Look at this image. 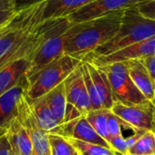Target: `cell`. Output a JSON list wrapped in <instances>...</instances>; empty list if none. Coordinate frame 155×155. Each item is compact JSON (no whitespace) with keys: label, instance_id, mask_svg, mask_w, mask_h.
Returning <instances> with one entry per match:
<instances>
[{"label":"cell","instance_id":"cell-28","mask_svg":"<svg viewBox=\"0 0 155 155\" xmlns=\"http://www.w3.org/2000/svg\"><path fill=\"white\" fill-rule=\"evenodd\" d=\"M135 8L143 16L155 21V1L143 0L135 5Z\"/></svg>","mask_w":155,"mask_h":155},{"label":"cell","instance_id":"cell-14","mask_svg":"<svg viewBox=\"0 0 155 155\" xmlns=\"http://www.w3.org/2000/svg\"><path fill=\"white\" fill-rule=\"evenodd\" d=\"M31 58H22L0 69V96L17 84L26 74Z\"/></svg>","mask_w":155,"mask_h":155},{"label":"cell","instance_id":"cell-16","mask_svg":"<svg viewBox=\"0 0 155 155\" xmlns=\"http://www.w3.org/2000/svg\"><path fill=\"white\" fill-rule=\"evenodd\" d=\"M6 138L9 142L15 155H32L33 148L27 131L20 121L14 119L5 131Z\"/></svg>","mask_w":155,"mask_h":155},{"label":"cell","instance_id":"cell-9","mask_svg":"<svg viewBox=\"0 0 155 155\" xmlns=\"http://www.w3.org/2000/svg\"><path fill=\"white\" fill-rule=\"evenodd\" d=\"M143 0H94L70 14L67 17L72 24L88 21L114 12L135 6Z\"/></svg>","mask_w":155,"mask_h":155},{"label":"cell","instance_id":"cell-32","mask_svg":"<svg viewBox=\"0 0 155 155\" xmlns=\"http://www.w3.org/2000/svg\"><path fill=\"white\" fill-rule=\"evenodd\" d=\"M143 64L145 65L146 69L148 70L153 83L155 84V55L153 56H150L144 59H142Z\"/></svg>","mask_w":155,"mask_h":155},{"label":"cell","instance_id":"cell-38","mask_svg":"<svg viewBox=\"0 0 155 155\" xmlns=\"http://www.w3.org/2000/svg\"><path fill=\"white\" fill-rule=\"evenodd\" d=\"M14 155H15V154H14Z\"/></svg>","mask_w":155,"mask_h":155},{"label":"cell","instance_id":"cell-12","mask_svg":"<svg viewBox=\"0 0 155 155\" xmlns=\"http://www.w3.org/2000/svg\"><path fill=\"white\" fill-rule=\"evenodd\" d=\"M28 80L26 75L14 87L0 96V133L5 132L10 123L18 116V102L26 93Z\"/></svg>","mask_w":155,"mask_h":155},{"label":"cell","instance_id":"cell-2","mask_svg":"<svg viewBox=\"0 0 155 155\" xmlns=\"http://www.w3.org/2000/svg\"><path fill=\"white\" fill-rule=\"evenodd\" d=\"M125 10L73 24L64 36V54L84 60L118 32Z\"/></svg>","mask_w":155,"mask_h":155},{"label":"cell","instance_id":"cell-20","mask_svg":"<svg viewBox=\"0 0 155 155\" xmlns=\"http://www.w3.org/2000/svg\"><path fill=\"white\" fill-rule=\"evenodd\" d=\"M44 96L53 114L55 116V118L63 126L66 105H67L64 82L59 85H57L56 87H54V89H52Z\"/></svg>","mask_w":155,"mask_h":155},{"label":"cell","instance_id":"cell-18","mask_svg":"<svg viewBox=\"0 0 155 155\" xmlns=\"http://www.w3.org/2000/svg\"><path fill=\"white\" fill-rule=\"evenodd\" d=\"M94 0H48L45 2L42 20L68 16L80 7Z\"/></svg>","mask_w":155,"mask_h":155},{"label":"cell","instance_id":"cell-21","mask_svg":"<svg viewBox=\"0 0 155 155\" xmlns=\"http://www.w3.org/2000/svg\"><path fill=\"white\" fill-rule=\"evenodd\" d=\"M107 112L108 110L106 109L93 110L85 114V118L95 132L105 141L110 143L111 137L107 128Z\"/></svg>","mask_w":155,"mask_h":155},{"label":"cell","instance_id":"cell-27","mask_svg":"<svg viewBox=\"0 0 155 155\" xmlns=\"http://www.w3.org/2000/svg\"><path fill=\"white\" fill-rule=\"evenodd\" d=\"M16 13L14 0H0V29L10 23Z\"/></svg>","mask_w":155,"mask_h":155},{"label":"cell","instance_id":"cell-23","mask_svg":"<svg viewBox=\"0 0 155 155\" xmlns=\"http://www.w3.org/2000/svg\"><path fill=\"white\" fill-rule=\"evenodd\" d=\"M51 155H81L67 137L48 134Z\"/></svg>","mask_w":155,"mask_h":155},{"label":"cell","instance_id":"cell-19","mask_svg":"<svg viewBox=\"0 0 155 155\" xmlns=\"http://www.w3.org/2000/svg\"><path fill=\"white\" fill-rule=\"evenodd\" d=\"M70 138L112 149L109 143L107 141H105L103 137H101L95 132V130L92 127V125L88 123V121L85 118V115H83L76 122V124L74 126V129L72 131V134H71Z\"/></svg>","mask_w":155,"mask_h":155},{"label":"cell","instance_id":"cell-7","mask_svg":"<svg viewBox=\"0 0 155 155\" xmlns=\"http://www.w3.org/2000/svg\"><path fill=\"white\" fill-rule=\"evenodd\" d=\"M17 107V119L27 131L31 140L33 148L32 155H51L48 133L40 126L25 94L19 99Z\"/></svg>","mask_w":155,"mask_h":155},{"label":"cell","instance_id":"cell-10","mask_svg":"<svg viewBox=\"0 0 155 155\" xmlns=\"http://www.w3.org/2000/svg\"><path fill=\"white\" fill-rule=\"evenodd\" d=\"M155 55V35H153L135 45L114 52L111 54L94 57L84 60L95 65L96 67L105 66L114 63L126 62L129 60H142Z\"/></svg>","mask_w":155,"mask_h":155},{"label":"cell","instance_id":"cell-36","mask_svg":"<svg viewBox=\"0 0 155 155\" xmlns=\"http://www.w3.org/2000/svg\"><path fill=\"white\" fill-rule=\"evenodd\" d=\"M119 155H122V154H119Z\"/></svg>","mask_w":155,"mask_h":155},{"label":"cell","instance_id":"cell-34","mask_svg":"<svg viewBox=\"0 0 155 155\" xmlns=\"http://www.w3.org/2000/svg\"><path fill=\"white\" fill-rule=\"evenodd\" d=\"M149 1H155V0H149Z\"/></svg>","mask_w":155,"mask_h":155},{"label":"cell","instance_id":"cell-5","mask_svg":"<svg viewBox=\"0 0 155 155\" xmlns=\"http://www.w3.org/2000/svg\"><path fill=\"white\" fill-rule=\"evenodd\" d=\"M81 63L82 60L64 54L28 80L25 95L31 100L44 96L62 84Z\"/></svg>","mask_w":155,"mask_h":155},{"label":"cell","instance_id":"cell-33","mask_svg":"<svg viewBox=\"0 0 155 155\" xmlns=\"http://www.w3.org/2000/svg\"><path fill=\"white\" fill-rule=\"evenodd\" d=\"M153 131L155 133V116H154V122H153Z\"/></svg>","mask_w":155,"mask_h":155},{"label":"cell","instance_id":"cell-30","mask_svg":"<svg viewBox=\"0 0 155 155\" xmlns=\"http://www.w3.org/2000/svg\"><path fill=\"white\" fill-rule=\"evenodd\" d=\"M15 1V8L16 12H20L26 8H29L33 5H38L43 2H46L48 0H14Z\"/></svg>","mask_w":155,"mask_h":155},{"label":"cell","instance_id":"cell-15","mask_svg":"<svg viewBox=\"0 0 155 155\" xmlns=\"http://www.w3.org/2000/svg\"><path fill=\"white\" fill-rule=\"evenodd\" d=\"M28 98V97H27ZM30 106L40 124V126L48 134H59L64 136L63 126L53 114L49 106L46 104L45 96L39 97L37 99H29Z\"/></svg>","mask_w":155,"mask_h":155},{"label":"cell","instance_id":"cell-25","mask_svg":"<svg viewBox=\"0 0 155 155\" xmlns=\"http://www.w3.org/2000/svg\"><path fill=\"white\" fill-rule=\"evenodd\" d=\"M82 70H83V75H84V84L87 89V93L89 95L90 103H91V107L92 111L93 110H100L104 109L99 98V95L97 94V91L94 87V84L92 81V78L90 76V74L88 72V69L86 67V64L84 61H82Z\"/></svg>","mask_w":155,"mask_h":155},{"label":"cell","instance_id":"cell-35","mask_svg":"<svg viewBox=\"0 0 155 155\" xmlns=\"http://www.w3.org/2000/svg\"><path fill=\"white\" fill-rule=\"evenodd\" d=\"M153 104H155V100H154V102H153Z\"/></svg>","mask_w":155,"mask_h":155},{"label":"cell","instance_id":"cell-22","mask_svg":"<svg viewBox=\"0 0 155 155\" xmlns=\"http://www.w3.org/2000/svg\"><path fill=\"white\" fill-rule=\"evenodd\" d=\"M127 155H155V133L147 130L143 133Z\"/></svg>","mask_w":155,"mask_h":155},{"label":"cell","instance_id":"cell-26","mask_svg":"<svg viewBox=\"0 0 155 155\" xmlns=\"http://www.w3.org/2000/svg\"><path fill=\"white\" fill-rule=\"evenodd\" d=\"M125 129H132L134 132L138 131L126 122H124L123 119L115 115L111 110H108L107 112V128H108V133L110 134V137H114L118 135H123L122 133V128Z\"/></svg>","mask_w":155,"mask_h":155},{"label":"cell","instance_id":"cell-17","mask_svg":"<svg viewBox=\"0 0 155 155\" xmlns=\"http://www.w3.org/2000/svg\"><path fill=\"white\" fill-rule=\"evenodd\" d=\"M86 64L92 81L94 84V87L99 95L102 106L104 109L111 110L114 102L112 95V90L110 86V83L108 81L107 75L99 67H96L93 64L84 61Z\"/></svg>","mask_w":155,"mask_h":155},{"label":"cell","instance_id":"cell-13","mask_svg":"<svg viewBox=\"0 0 155 155\" xmlns=\"http://www.w3.org/2000/svg\"><path fill=\"white\" fill-rule=\"evenodd\" d=\"M125 63L130 77L135 86L148 101L153 103L155 100V84L143 61L136 59L129 60Z\"/></svg>","mask_w":155,"mask_h":155},{"label":"cell","instance_id":"cell-37","mask_svg":"<svg viewBox=\"0 0 155 155\" xmlns=\"http://www.w3.org/2000/svg\"><path fill=\"white\" fill-rule=\"evenodd\" d=\"M3 28H4V27H3ZM0 30H1V29H0Z\"/></svg>","mask_w":155,"mask_h":155},{"label":"cell","instance_id":"cell-24","mask_svg":"<svg viewBox=\"0 0 155 155\" xmlns=\"http://www.w3.org/2000/svg\"><path fill=\"white\" fill-rule=\"evenodd\" d=\"M71 143L78 150L81 155H119L120 153L113 149L101 145L83 142L80 140L68 138Z\"/></svg>","mask_w":155,"mask_h":155},{"label":"cell","instance_id":"cell-8","mask_svg":"<svg viewBox=\"0 0 155 155\" xmlns=\"http://www.w3.org/2000/svg\"><path fill=\"white\" fill-rule=\"evenodd\" d=\"M111 111L137 130H153L155 116V105L153 102L148 101L134 105L114 103Z\"/></svg>","mask_w":155,"mask_h":155},{"label":"cell","instance_id":"cell-3","mask_svg":"<svg viewBox=\"0 0 155 155\" xmlns=\"http://www.w3.org/2000/svg\"><path fill=\"white\" fill-rule=\"evenodd\" d=\"M72 25L67 16L50 18L41 22L37 31L36 47L25 74L27 80L64 54V36Z\"/></svg>","mask_w":155,"mask_h":155},{"label":"cell","instance_id":"cell-4","mask_svg":"<svg viewBox=\"0 0 155 155\" xmlns=\"http://www.w3.org/2000/svg\"><path fill=\"white\" fill-rule=\"evenodd\" d=\"M155 35V21L143 16L135 6L124 11L120 28L108 42L87 54L83 61L111 54Z\"/></svg>","mask_w":155,"mask_h":155},{"label":"cell","instance_id":"cell-1","mask_svg":"<svg viewBox=\"0 0 155 155\" xmlns=\"http://www.w3.org/2000/svg\"><path fill=\"white\" fill-rule=\"evenodd\" d=\"M45 2L17 12L0 30V69L16 60L32 58Z\"/></svg>","mask_w":155,"mask_h":155},{"label":"cell","instance_id":"cell-29","mask_svg":"<svg viewBox=\"0 0 155 155\" xmlns=\"http://www.w3.org/2000/svg\"><path fill=\"white\" fill-rule=\"evenodd\" d=\"M110 146L113 150L119 153L122 155H127L129 153L130 147L128 145V143L126 141V138H124L123 135H118L112 137L110 140Z\"/></svg>","mask_w":155,"mask_h":155},{"label":"cell","instance_id":"cell-6","mask_svg":"<svg viewBox=\"0 0 155 155\" xmlns=\"http://www.w3.org/2000/svg\"><path fill=\"white\" fill-rule=\"evenodd\" d=\"M99 68L107 75L114 103L134 105L148 102L131 79L125 62L114 63Z\"/></svg>","mask_w":155,"mask_h":155},{"label":"cell","instance_id":"cell-11","mask_svg":"<svg viewBox=\"0 0 155 155\" xmlns=\"http://www.w3.org/2000/svg\"><path fill=\"white\" fill-rule=\"evenodd\" d=\"M67 104L77 108L83 114L92 111L87 89L84 84L82 63L64 81Z\"/></svg>","mask_w":155,"mask_h":155},{"label":"cell","instance_id":"cell-31","mask_svg":"<svg viewBox=\"0 0 155 155\" xmlns=\"http://www.w3.org/2000/svg\"><path fill=\"white\" fill-rule=\"evenodd\" d=\"M0 155H14L9 142L6 138L5 132L0 133Z\"/></svg>","mask_w":155,"mask_h":155}]
</instances>
